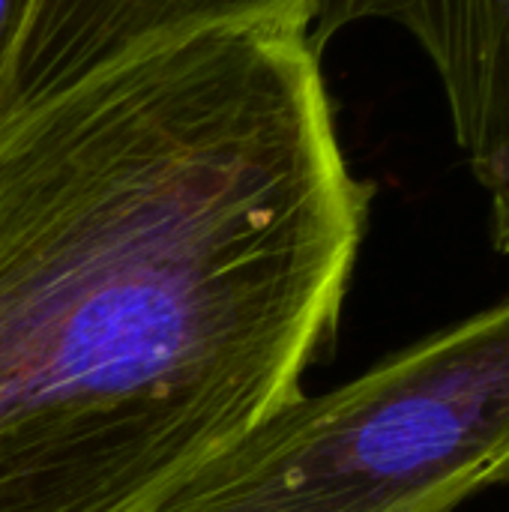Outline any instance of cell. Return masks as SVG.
Masks as SVG:
<instances>
[{"label":"cell","instance_id":"6da1fadb","mask_svg":"<svg viewBox=\"0 0 509 512\" xmlns=\"http://www.w3.org/2000/svg\"><path fill=\"white\" fill-rule=\"evenodd\" d=\"M372 186L303 30L210 27L0 126V512H147L303 393Z\"/></svg>","mask_w":509,"mask_h":512},{"label":"cell","instance_id":"7a4b0ae2","mask_svg":"<svg viewBox=\"0 0 509 512\" xmlns=\"http://www.w3.org/2000/svg\"><path fill=\"white\" fill-rule=\"evenodd\" d=\"M509 483V294L294 396L147 512H456Z\"/></svg>","mask_w":509,"mask_h":512},{"label":"cell","instance_id":"3957f363","mask_svg":"<svg viewBox=\"0 0 509 512\" xmlns=\"http://www.w3.org/2000/svg\"><path fill=\"white\" fill-rule=\"evenodd\" d=\"M387 21L429 60L456 147L489 204V231L509 255V0H318L315 51L342 27Z\"/></svg>","mask_w":509,"mask_h":512},{"label":"cell","instance_id":"277c9868","mask_svg":"<svg viewBox=\"0 0 509 512\" xmlns=\"http://www.w3.org/2000/svg\"><path fill=\"white\" fill-rule=\"evenodd\" d=\"M318 0H36L0 84V126L144 48L210 27L303 30Z\"/></svg>","mask_w":509,"mask_h":512},{"label":"cell","instance_id":"5b68a950","mask_svg":"<svg viewBox=\"0 0 509 512\" xmlns=\"http://www.w3.org/2000/svg\"><path fill=\"white\" fill-rule=\"evenodd\" d=\"M36 0H0V84L6 75V66L12 60V51L30 21Z\"/></svg>","mask_w":509,"mask_h":512}]
</instances>
